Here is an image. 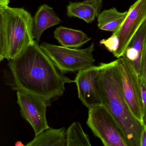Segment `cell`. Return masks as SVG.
<instances>
[{
    "mask_svg": "<svg viewBox=\"0 0 146 146\" xmlns=\"http://www.w3.org/2000/svg\"><path fill=\"white\" fill-rule=\"evenodd\" d=\"M140 146H146V126L144 125L140 137Z\"/></svg>",
    "mask_w": 146,
    "mask_h": 146,
    "instance_id": "obj_20",
    "label": "cell"
},
{
    "mask_svg": "<svg viewBox=\"0 0 146 146\" xmlns=\"http://www.w3.org/2000/svg\"><path fill=\"white\" fill-rule=\"evenodd\" d=\"M33 19V35L35 40L38 42H40L42 35L46 30L62 22L53 8L47 4H43L39 7Z\"/></svg>",
    "mask_w": 146,
    "mask_h": 146,
    "instance_id": "obj_11",
    "label": "cell"
},
{
    "mask_svg": "<svg viewBox=\"0 0 146 146\" xmlns=\"http://www.w3.org/2000/svg\"><path fill=\"white\" fill-rule=\"evenodd\" d=\"M103 6L102 0H85L82 2H70L66 7V15L90 23L98 17Z\"/></svg>",
    "mask_w": 146,
    "mask_h": 146,
    "instance_id": "obj_10",
    "label": "cell"
},
{
    "mask_svg": "<svg viewBox=\"0 0 146 146\" xmlns=\"http://www.w3.org/2000/svg\"><path fill=\"white\" fill-rule=\"evenodd\" d=\"M100 43L105 46L106 48L113 55H115L119 45V37L117 31L113 32L112 35L108 39L101 40Z\"/></svg>",
    "mask_w": 146,
    "mask_h": 146,
    "instance_id": "obj_17",
    "label": "cell"
},
{
    "mask_svg": "<svg viewBox=\"0 0 146 146\" xmlns=\"http://www.w3.org/2000/svg\"><path fill=\"white\" fill-rule=\"evenodd\" d=\"M140 78L143 112L142 123L146 126V83L142 78Z\"/></svg>",
    "mask_w": 146,
    "mask_h": 146,
    "instance_id": "obj_18",
    "label": "cell"
},
{
    "mask_svg": "<svg viewBox=\"0 0 146 146\" xmlns=\"http://www.w3.org/2000/svg\"><path fill=\"white\" fill-rule=\"evenodd\" d=\"M34 19L23 7H0V61L14 59L35 43Z\"/></svg>",
    "mask_w": 146,
    "mask_h": 146,
    "instance_id": "obj_3",
    "label": "cell"
},
{
    "mask_svg": "<svg viewBox=\"0 0 146 146\" xmlns=\"http://www.w3.org/2000/svg\"><path fill=\"white\" fill-rule=\"evenodd\" d=\"M54 35L61 46L70 48H79L91 40V37L82 31L62 26L57 28Z\"/></svg>",
    "mask_w": 146,
    "mask_h": 146,
    "instance_id": "obj_13",
    "label": "cell"
},
{
    "mask_svg": "<svg viewBox=\"0 0 146 146\" xmlns=\"http://www.w3.org/2000/svg\"><path fill=\"white\" fill-rule=\"evenodd\" d=\"M66 146H91L89 137L79 122H74L66 131Z\"/></svg>",
    "mask_w": 146,
    "mask_h": 146,
    "instance_id": "obj_16",
    "label": "cell"
},
{
    "mask_svg": "<svg viewBox=\"0 0 146 146\" xmlns=\"http://www.w3.org/2000/svg\"><path fill=\"white\" fill-rule=\"evenodd\" d=\"M17 92L21 116L32 126L35 136L48 129L46 108L51 105L34 95L23 91Z\"/></svg>",
    "mask_w": 146,
    "mask_h": 146,
    "instance_id": "obj_7",
    "label": "cell"
},
{
    "mask_svg": "<svg viewBox=\"0 0 146 146\" xmlns=\"http://www.w3.org/2000/svg\"><path fill=\"white\" fill-rule=\"evenodd\" d=\"M87 124L105 146H129L119 125L103 105L89 109Z\"/></svg>",
    "mask_w": 146,
    "mask_h": 146,
    "instance_id": "obj_5",
    "label": "cell"
},
{
    "mask_svg": "<svg viewBox=\"0 0 146 146\" xmlns=\"http://www.w3.org/2000/svg\"><path fill=\"white\" fill-rule=\"evenodd\" d=\"M146 20V0H137L130 7L127 17L117 31L119 45L114 57L123 56L132 38Z\"/></svg>",
    "mask_w": 146,
    "mask_h": 146,
    "instance_id": "obj_8",
    "label": "cell"
},
{
    "mask_svg": "<svg viewBox=\"0 0 146 146\" xmlns=\"http://www.w3.org/2000/svg\"><path fill=\"white\" fill-rule=\"evenodd\" d=\"M128 14V11L120 12L115 7L104 10L97 17V26L105 31L116 32L121 27Z\"/></svg>",
    "mask_w": 146,
    "mask_h": 146,
    "instance_id": "obj_15",
    "label": "cell"
},
{
    "mask_svg": "<svg viewBox=\"0 0 146 146\" xmlns=\"http://www.w3.org/2000/svg\"><path fill=\"white\" fill-rule=\"evenodd\" d=\"M8 67L5 82L13 90L34 95L50 105L63 95L66 84L75 82L58 70L36 40L33 45L9 61Z\"/></svg>",
    "mask_w": 146,
    "mask_h": 146,
    "instance_id": "obj_1",
    "label": "cell"
},
{
    "mask_svg": "<svg viewBox=\"0 0 146 146\" xmlns=\"http://www.w3.org/2000/svg\"><path fill=\"white\" fill-rule=\"evenodd\" d=\"M100 66H92L78 72L75 79L78 98L88 109L102 105L97 88Z\"/></svg>",
    "mask_w": 146,
    "mask_h": 146,
    "instance_id": "obj_9",
    "label": "cell"
},
{
    "mask_svg": "<svg viewBox=\"0 0 146 146\" xmlns=\"http://www.w3.org/2000/svg\"><path fill=\"white\" fill-rule=\"evenodd\" d=\"M66 129L65 127L53 129L49 127L27 143L26 146H66Z\"/></svg>",
    "mask_w": 146,
    "mask_h": 146,
    "instance_id": "obj_14",
    "label": "cell"
},
{
    "mask_svg": "<svg viewBox=\"0 0 146 146\" xmlns=\"http://www.w3.org/2000/svg\"><path fill=\"white\" fill-rule=\"evenodd\" d=\"M117 60L125 99L134 116L142 123L143 112L140 76L126 58L123 56Z\"/></svg>",
    "mask_w": 146,
    "mask_h": 146,
    "instance_id": "obj_6",
    "label": "cell"
},
{
    "mask_svg": "<svg viewBox=\"0 0 146 146\" xmlns=\"http://www.w3.org/2000/svg\"><path fill=\"white\" fill-rule=\"evenodd\" d=\"M146 40V20L139 28L128 46L123 57L129 60L140 74L142 57Z\"/></svg>",
    "mask_w": 146,
    "mask_h": 146,
    "instance_id": "obj_12",
    "label": "cell"
},
{
    "mask_svg": "<svg viewBox=\"0 0 146 146\" xmlns=\"http://www.w3.org/2000/svg\"><path fill=\"white\" fill-rule=\"evenodd\" d=\"M139 76L146 83V40L142 57L141 71Z\"/></svg>",
    "mask_w": 146,
    "mask_h": 146,
    "instance_id": "obj_19",
    "label": "cell"
},
{
    "mask_svg": "<svg viewBox=\"0 0 146 146\" xmlns=\"http://www.w3.org/2000/svg\"><path fill=\"white\" fill-rule=\"evenodd\" d=\"M15 145L16 146H24V144L22 142L19 141L15 143Z\"/></svg>",
    "mask_w": 146,
    "mask_h": 146,
    "instance_id": "obj_22",
    "label": "cell"
},
{
    "mask_svg": "<svg viewBox=\"0 0 146 146\" xmlns=\"http://www.w3.org/2000/svg\"><path fill=\"white\" fill-rule=\"evenodd\" d=\"M97 85L102 104L113 116L129 146H140L143 125L132 113L123 94L117 60L101 63Z\"/></svg>",
    "mask_w": 146,
    "mask_h": 146,
    "instance_id": "obj_2",
    "label": "cell"
},
{
    "mask_svg": "<svg viewBox=\"0 0 146 146\" xmlns=\"http://www.w3.org/2000/svg\"><path fill=\"white\" fill-rule=\"evenodd\" d=\"M10 0H0V7H5L9 6Z\"/></svg>",
    "mask_w": 146,
    "mask_h": 146,
    "instance_id": "obj_21",
    "label": "cell"
},
{
    "mask_svg": "<svg viewBox=\"0 0 146 146\" xmlns=\"http://www.w3.org/2000/svg\"><path fill=\"white\" fill-rule=\"evenodd\" d=\"M41 49L63 74L74 72L94 66L95 59L93 55L94 43L83 49L70 48L42 42Z\"/></svg>",
    "mask_w": 146,
    "mask_h": 146,
    "instance_id": "obj_4",
    "label": "cell"
}]
</instances>
